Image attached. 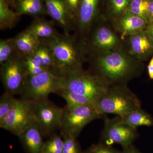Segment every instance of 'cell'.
Returning <instances> with one entry per match:
<instances>
[{"mask_svg":"<svg viewBox=\"0 0 153 153\" xmlns=\"http://www.w3.org/2000/svg\"><path fill=\"white\" fill-rule=\"evenodd\" d=\"M90 71L111 84H127L139 77L144 69L143 62L132 57L124 48L88 55Z\"/></svg>","mask_w":153,"mask_h":153,"instance_id":"cell-1","label":"cell"},{"mask_svg":"<svg viewBox=\"0 0 153 153\" xmlns=\"http://www.w3.org/2000/svg\"><path fill=\"white\" fill-rule=\"evenodd\" d=\"M50 48L57 62L60 75L82 68L87 53L82 41L74 34H59L54 38L41 40Z\"/></svg>","mask_w":153,"mask_h":153,"instance_id":"cell-2","label":"cell"},{"mask_svg":"<svg viewBox=\"0 0 153 153\" xmlns=\"http://www.w3.org/2000/svg\"><path fill=\"white\" fill-rule=\"evenodd\" d=\"M139 99L127 84H112L97 101L95 107L99 112L122 117L141 108Z\"/></svg>","mask_w":153,"mask_h":153,"instance_id":"cell-3","label":"cell"},{"mask_svg":"<svg viewBox=\"0 0 153 153\" xmlns=\"http://www.w3.org/2000/svg\"><path fill=\"white\" fill-rule=\"evenodd\" d=\"M62 89L90 99L95 104L112 84L102 76L82 68L62 74Z\"/></svg>","mask_w":153,"mask_h":153,"instance_id":"cell-4","label":"cell"},{"mask_svg":"<svg viewBox=\"0 0 153 153\" xmlns=\"http://www.w3.org/2000/svg\"><path fill=\"white\" fill-rule=\"evenodd\" d=\"M82 43L88 55L125 48L123 39L111 23L102 16L93 25Z\"/></svg>","mask_w":153,"mask_h":153,"instance_id":"cell-5","label":"cell"},{"mask_svg":"<svg viewBox=\"0 0 153 153\" xmlns=\"http://www.w3.org/2000/svg\"><path fill=\"white\" fill-rule=\"evenodd\" d=\"M63 78L55 71H46L34 76L28 75L22 99L37 102L48 99L62 89Z\"/></svg>","mask_w":153,"mask_h":153,"instance_id":"cell-6","label":"cell"},{"mask_svg":"<svg viewBox=\"0 0 153 153\" xmlns=\"http://www.w3.org/2000/svg\"><path fill=\"white\" fill-rule=\"evenodd\" d=\"M102 117L94 105L66 106L60 128L61 134L76 138L88 124Z\"/></svg>","mask_w":153,"mask_h":153,"instance_id":"cell-7","label":"cell"},{"mask_svg":"<svg viewBox=\"0 0 153 153\" xmlns=\"http://www.w3.org/2000/svg\"><path fill=\"white\" fill-rule=\"evenodd\" d=\"M35 102L18 99L7 114L0 122V127L19 137L36 123Z\"/></svg>","mask_w":153,"mask_h":153,"instance_id":"cell-8","label":"cell"},{"mask_svg":"<svg viewBox=\"0 0 153 153\" xmlns=\"http://www.w3.org/2000/svg\"><path fill=\"white\" fill-rule=\"evenodd\" d=\"M28 74L25 56L18 52L1 65V79L5 92L22 95Z\"/></svg>","mask_w":153,"mask_h":153,"instance_id":"cell-9","label":"cell"},{"mask_svg":"<svg viewBox=\"0 0 153 153\" xmlns=\"http://www.w3.org/2000/svg\"><path fill=\"white\" fill-rule=\"evenodd\" d=\"M102 137L105 144L120 145L125 148L131 146L138 136L137 128L127 124L119 116L104 118Z\"/></svg>","mask_w":153,"mask_h":153,"instance_id":"cell-10","label":"cell"},{"mask_svg":"<svg viewBox=\"0 0 153 153\" xmlns=\"http://www.w3.org/2000/svg\"><path fill=\"white\" fill-rule=\"evenodd\" d=\"M34 110L36 123L43 135L49 134L60 128L64 108L57 106L47 99L35 102Z\"/></svg>","mask_w":153,"mask_h":153,"instance_id":"cell-11","label":"cell"},{"mask_svg":"<svg viewBox=\"0 0 153 153\" xmlns=\"http://www.w3.org/2000/svg\"><path fill=\"white\" fill-rule=\"evenodd\" d=\"M103 0H81L76 22L74 35L84 41L102 13Z\"/></svg>","mask_w":153,"mask_h":153,"instance_id":"cell-12","label":"cell"},{"mask_svg":"<svg viewBox=\"0 0 153 153\" xmlns=\"http://www.w3.org/2000/svg\"><path fill=\"white\" fill-rule=\"evenodd\" d=\"M123 40L125 49L137 60L143 62L153 56V41L146 29Z\"/></svg>","mask_w":153,"mask_h":153,"instance_id":"cell-13","label":"cell"},{"mask_svg":"<svg viewBox=\"0 0 153 153\" xmlns=\"http://www.w3.org/2000/svg\"><path fill=\"white\" fill-rule=\"evenodd\" d=\"M47 15L63 30V33L71 34L75 31V22L67 10L64 0H44Z\"/></svg>","mask_w":153,"mask_h":153,"instance_id":"cell-14","label":"cell"},{"mask_svg":"<svg viewBox=\"0 0 153 153\" xmlns=\"http://www.w3.org/2000/svg\"><path fill=\"white\" fill-rule=\"evenodd\" d=\"M111 24L124 40L146 30L149 23L145 19L128 11Z\"/></svg>","mask_w":153,"mask_h":153,"instance_id":"cell-15","label":"cell"},{"mask_svg":"<svg viewBox=\"0 0 153 153\" xmlns=\"http://www.w3.org/2000/svg\"><path fill=\"white\" fill-rule=\"evenodd\" d=\"M43 134L35 123L19 136L30 153H43Z\"/></svg>","mask_w":153,"mask_h":153,"instance_id":"cell-16","label":"cell"},{"mask_svg":"<svg viewBox=\"0 0 153 153\" xmlns=\"http://www.w3.org/2000/svg\"><path fill=\"white\" fill-rule=\"evenodd\" d=\"M13 39L17 51L25 57L32 56L41 43L40 39L27 29L19 33Z\"/></svg>","mask_w":153,"mask_h":153,"instance_id":"cell-17","label":"cell"},{"mask_svg":"<svg viewBox=\"0 0 153 153\" xmlns=\"http://www.w3.org/2000/svg\"><path fill=\"white\" fill-rule=\"evenodd\" d=\"M54 24L55 23L54 21H49L43 16L35 17L27 29L40 40H46L60 34Z\"/></svg>","mask_w":153,"mask_h":153,"instance_id":"cell-18","label":"cell"},{"mask_svg":"<svg viewBox=\"0 0 153 153\" xmlns=\"http://www.w3.org/2000/svg\"><path fill=\"white\" fill-rule=\"evenodd\" d=\"M131 0H103L102 16L113 23L128 12Z\"/></svg>","mask_w":153,"mask_h":153,"instance_id":"cell-19","label":"cell"},{"mask_svg":"<svg viewBox=\"0 0 153 153\" xmlns=\"http://www.w3.org/2000/svg\"><path fill=\"white\" fill-rule=\"evenodd\" d=\"M15 11L20 16L27 15L35 18L47 15L44 0H17Z\"/></svg>","mask_w":153,"mask_h":153,"instance_id":"cell-20","label":"cell"},{"mask_svg":"<svg viewBox=\"0 0 153 153\" xmlns=\"http://www.w3.org/2000/svg\"><path fill=\"white\" fill-rule=\"evenodd\" d=\"M31 56L45 69L49 71H55L60 74L55 57L51 49L47 45L41 43L34 54Z\"/></svg>","mask_w":153,"mask_h":153,"instance_id":"cell-21","label":"cell"},{"mask_svg":"<svg viewBox=\"0 0 153 153\" xmlns=\"http://www.w3.org/2000/svg\"><path fill=\"white\" fill-rule=\"evenodd\" d=\"M120 117L124 122L134 128L153 126V118L141 108L132 111Z\"/></svg>","mask_w":153,"mask_h":153,"instance_id":"cell-22","label":"cell"},{"mask_svg":"<svg viewBox=\"0 0 153 153\" xmlns=\"http://www.w3.org/2000/svg\"><path fill=\"white\" fill-rule=\"evenodd\" d=\"M20 17L6 0H0V30L13 29L19 22Z\"/></svg>","mask_w":153,"mask_h":153,"instance_id":"cell-23","label":"cell"},{"mask_svg":"<svg viewBox=\"0 0 153 153\" xmlns=\"http://www.w3.org/2000/svg\"><path fill=\"white\" fill-rule=\"evenodd\" d=\"M65 100L66 106L73 107L81 105H93L94 102L90 99L66 89H61L56 93Z\"/></svg>","mask_w":153,"mask_h":153,"instance_id":"cell-24","label":"cell"},{"mask_svg":"<svg viewBox=\"0 0 153 153\" xmlns=\"http://www.w3.org/2000/svg\"><path fill=\"white\" fill-rule=\"evenodd\" d=\"M13 38L0 40V64L3 65L18 53Z\"/></svg>","mask_w":153,"mask_h":153,"instance_id":"cell-25","label":"cell"},{"mask_svg":"<svg viewBox=\"0 0 153 153\" xmlns=\"http://www.w3.org/2000/svg\"><path fill=\"white\" fill-rule=\"evenodd\" d=\"M14 95L5 92L0 97V122L2 121L14 106L17 100Z\"/></svg>","mask_w":153,"mask_h":153,"instance_id":"cell-26","label":"cell"},{"mask_svg":"<svg viewBox=\"0 0 153 153\" xmlns=\"http://www.w3.org/2000/svg\"><path fill=\"white\" fill-rule=\"evenodd\" d=\"M149 2V0H131L128 11L139 16L148 22L147 11Z\"/></svg>","mask_w":153,"mask_h":153,"instance_id":"cell-27","label":"cell"},{"mask_svg":"<svg viewBox=\"0 0 153 153\" xmlns=\"http://www.w3.org/2000/svg\"><path fill=\"white\" fill-rule=\"evenodd\" d=\"M64 140L58 135L52 137L44 143L43 153H62Z\"/></svg>","mask_w":153,"mask_h":153,"instance_id":"cell-28","label":"cell"},{"mask_svg":"<svg viewBox=\"0 0 153 153\" xmlns=\"http://www.w3.org/2000/svg\"><path fill=\"white\" fill-rule=\"evenodd\" d=\"M25 62L27 66L28 75L34 76L47 71V69L42 67L40 63L35 60L32 56L25 57Z\"/></svg>","mask_w":153,"mask_h":153,"instance_id":"cell-29","label":"cell"},{"mask_svg":"<svg viewBox=\"0 0 153 153\" xmlns=\"http://www.w3.org/2000/svg\"><path fill=\"white\" fill-rule=\"evenodd\" d=\"M63 137L64 143L62 153H79V149L75 138L69 136Z\"/></svg>","mask_w":153,"mask_h":153,"instance_id":"cell-30","label":"cell"},{"mask_svg":"<svg viewBox=\"0 0 153 153\" xmlns=\"http://www.w3.org/2000/svg\"><path fill=\"white\" fill-rule=\"evenodd\" d=\"M81 0H64L66 8L76 25V19ZM76 27V26H75Z\"/></svg>","mask_w":153,"mask_h":153,"instance_id":"cell-31","label":"cell"},{"mask_svg":"<svg viewBox=\"0 0 153 153\" xmlns=\"http://www.w3.org/2000/svg\"><path fill=\"white\" fill-rule=\"evenodd\" d=\"M90 153H120L112 149L109 146L100 144L94 146L91 149Z\"/></svg>","mask_w":153,"mask_h":153,"instance_id":"cell-32","label":"cell"},{"mask_svg":"<svg viewBox=\"0 0 153 153\" xmlns=\"http://www.w3.org/2000/svg\"><path fill=\"white\" fill-rule=\"evenodd\" d=\"M147 19L149 23L153 24V0H149L147 11Z\"/></svg>","mask_w":153,"mask_h":153,"instance_id":"cell-33","label":"cell"},{"mask_svg":"<svg viewBox=\"0 0 153 153\" xmlns=\"http://www.w3.org/2000/svg\"><path fill=\"white\" fill-rule=\"evenodd\" d=\"M147 70L149 77L151 79H153V56L151 57L147 66Z\"/></svg>","mask_w":153,"mask_h":153,"instance_id":"cell-34","label":"cell"},{"mask_svg":"<svg viewBox=\"0 0 153 153\" xmlns=\"http://www.w3.org/2000/svg\"><path fill=\"white\" fill-rule=\"evenodd\" d=\"M122 153H140L139 151L132 146H129L123 148V150Z\"/></svg>","mask_w":153,"mask_h":153,"instance_id":"cell-35","label":"cell"},{"mask_svg":"<svg viewBox=\"0 0 153 153\" xmlns=\"http://www.w3.org/2000/svg\"><path fill=\"white\" fill-rule=\"evenodd\" d=\"M146 29L153 41V24L149 23Z\"/></svg>","mask_w":153,"mask_h":153,"instance_id":"cell-36","label":"cell"},{"mask_svg":"<svg viewBox=\"0 0 153 153\" xmlns=\"http://www.w3.org/2000/svg\"><path fill=\"white\" fill-rule=\"evenodd\" d=\"M13 10H15L17 0H6Z\"/></svg>","mask_w":153,"mask_h":153,"instance_id":"cell-37","label":"cell"},{"mask_svg":"<svg viewBox=\"0 0 153 153\" xmlns=\"http://www.w3.org/2000/svg\"><path fill=\"white\" fill-rule=\"evenodd\" d=\"M90 153L89 152H86V153Z\"/></svg>","mask_w":153,"mask_h":153,"instance_id":"cell-38","label":"cell"}]
</instances>
